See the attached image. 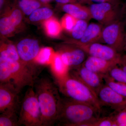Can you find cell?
<instances>
[{"instance_id": "6da1fadb", "label": "cell", "mask_w": 126, "mask_h": 126, "mask_svg": "<svg viewBox=\"0 0 126 126\" xmlns=\"http://www.w3.org/2000/svg\"><path fill=\"white\" fill-rule=\"evenodd\" d=\"M34 88L41 110L42 126H53L57 122L62 98L58 86L47 77L36 79Z\"/></svg>"}, {"instance_id": "7a4b0ae2", "label": "cell", "mask_w": 126, "mask_h": 126, "mask_svg": "<svg viewBox=\"0 0 126 126\" xmlns=\"http://www.w3.org/2000/svg\"><path fill=\"white\" fill-rule=\"evenodd\" d=\"M37 72L21 61L0 59V83L11 84L19 93L26 86L33 87Z\"/></svg>"}, {"instance_id": "3957f363", "label": "cell", "mask_w": 126, "mask_h": 126, "mask_svg": "<svg viewBox=\"0 0 126 126\" xmlns=\"http://www.w3.org/2000/svg\"><path fill=\"white\" fill-rule=\"evenodd\" d=\"M101 111L93 106L75 101L67 98H62L56 123L59 126H85L99 117Z\"/></svg>"}, {"instance_id": "277c9868", "label": "cell", "mask_w": 126, "mask_h": 126, "mask_svg": "<svg viewBox=\"0 0 126 126\" xmlns=\"http://www.w3.org/2000/svg\"><path fill=\"white\" fill-rule=\"evenodd\" d=\"M57 86L60 92L65 97L93 106L100 111L102 106L96 94L86 85L67 73L63 75L55 74Z\"/></svg>"}, {"instance_id": "5b68a950", "label": "cell", "mask_w": 126, "mask_h": 126, "mask_svg": "<svg viewBox=\"0 0 126 126\" xmlns=\"http://www.w3.org/2000/svg\"><path fill=\"white\" fill-rule=\"evenodd\" d=\"M19 126H42L40 108L33 87L25 94L18 116Z\"/></svg>"}, {"instance_id": "8992f818", "label": "cell", "mask_w": 126, "mask_h": 126, "mask_svg": "<svg viewBox=\"0 0 126 126\" xmlns=\"http://www.w3.org/2000/svg\"><path fill=\"white\" fill-rule=\"evenodd\" d=\"M123 6L104 2L92 3L89 7L92 19L104 26L123 19Z\"/></svg>"}, {"instance_id": "52a82bcc", "label": "cell", "mask_w": 126, "mask_h": 126, "mask_svg": "<svg viewBox=\"0 0 126 126\" xmlns=\"http://www.w3.org/2000/svg\"><path fill=\"white\" fill-rule=\"evenodd\" d=\"M125 27L124 21L120 19L104 26L102 33L104 43L121 54L124 52Z\"/></svg>"}, {"instance_id": "ba28073f", "label": "cell", "mask_w": 126, "mask_h": 126, "mask_svg": "<svg viewBox=\"0 0 126 126\" xmlns=\"http://www.w3.org/2000/svg\"><path fill=\"white\" fill-rule=\"evenodd\" d=\"M68 43L80 48L88 56L108 61H116L118 63L122 54L118 53L108 45L99 43L83 44L73 39L69 41Z\"/></svg>"}, {"instance_id": "9c48e42d", "label": "cell", "mask_w": 126, "mask_h": 126, "mask_svg": "<svg viewBox=\"0 0 126 126\" xmlns=\"http://www.w3.org/2000/svg\"><path fill=\"white\" fill-rule=\"evenodd\" d=\"M68 74L90 88L96 94L105 84L102 75L93 72L82 64L78 67L69 68Z\"/></svg>"}, {"instance_id": "30bf717a", "label": "cell", "mask_w": 126, "mask_h": 126, "mask_svg": "<svg viewBox=\"0 0 126 126\" xmlns=\"http://www.w3.org/2000/svg\"><path fill=\"white\" fill-rule=\"evenodd\" d=\"M96 95L102 107H109L114 111L126 107V98L118 94L105 83L99 89Z\"/></svg>"}, {"instance_id": "8fae6325", "label": "cell", "mask_w": 126, "mask_h": 126, "mask_svg": "<svg viewBox=\"0 0 126 126\" xmlns=\"http://www.w3.org/2000/svg\"><path fill=\"white\" fill-rule=\"evenodd\" d=\"M19 93L11 84L0 83V113L16 112L19 105Z\"/></svg>"}, {"instance_id": "7c38bea8", "label": "cell", "mask_w": 126, "mask_h": 126, "mask_svg": "<svg viewBox=\"0 0 126 126\" xmlns=\"http://www.w3.org/2000/svg\"><path fill=\"white\" fill-rule=\"evenodd\" d=\"M64 45L58 52L63 63L69 68L82 64L87 54L82 49L71 44Z\"/></svg>"}, {"instance_id": "4fadbf2b", "label": "cell", "mask_w": 126, "mask_h": 126, "mask_svg": "<svg viewBox=\"0 0 126 126\" xmlns=\"http://www.w3.org/2000/svg\"><path fill=\"white\" fill-rule=\"evenodd\" d=\"M16 47L21 61L35 68L31 63L32 62L35 63V59L41 49L38 41L33 39H24L18 43Z\"/></svg>"}, {"instance_id": "5bb4252c", "label": "cell", "mask_w": 126, "mask_h": 126, "mask_svg": "<svg viewBox=\"0 0 126 126\" xmlns=\"http://www.w3.org/2000/svg\"><path fill=\"white\" fill-rule=\"evenodd\" d=\"M23 16L19 9L14 8L0 20V32L3 36H10L20 24Z\"/></svg>"}, {"instance_id": "9a60e30c", "label": "cell", "mask_w": 126, "mask_h": 126, "mask_svg": "<svg viewBox=\"0 0 126 126\" xmlns=\"http://www.w3.org/2000/svg\"><path fill=\"white\" fill-rule=\"evenodd\" d=\"M118 63L116 61L88 56L82 65L93 72L103 75L107 74L111 68Z\"/></svg>"}, {"instance_id": "2e32d148", "label": "cell", "mask_w": 126, "mask_h": 126, "mask_svg": "<svg viewBox=\"0 0 126 126\" xmlns=\"http://www.w3.org/2000/svg\"><path fill=\"white\" fill-rule=\"evenodd\" d=\"M61 5L63 11L77 19L84 20L88 21L92 19L89 7L80 3Z\"/></svg>"}, {"instance_id": "e0dca14e", "label": "cell", "mask_w": 126, "mask_h": 126, "mask_svg": "<svg viewBox=\"0 0 126 126\" xmlns=\"http://www.w3.org/2000/svg\"><path fill=\"white\" fill-rule=\"evenodd\" d=\"M104 26L100 24L92 23L88 25L79 43L83 44L99 43L103 41L102 33Z\"/></svg>"}, {"instance_id": "ac0fdd59", "label": "cell", "mask_w": 126, "mask_h": 126, "mask_svg": "<svg viewBox=\"0 0 126 126\" xmlns=\"http://www.w3.org/2000/svg\"><path fill=\"white\" fill-rule=\"evenodd\" d=\"M0 59L21 61L18 54L16 46L12 44H3L1 45Z\"/></svg>"}, {"instance_id": "d6986e66", "label": "cell", "mask_w": 126, "mask_h": 126, "mask_svg": "<svg viewBox=\"0 0 126 126\" xmlns=\"http://www.w3.org/2000/svg\"><path fill=\"white\" fill-rule=\"evenodd\" d=\"M18 5L26 15H30L36 9L40 7L42 2L39 0H18Z\"/></svg>"}, {"instance_id": "ffe728a7", "label": "cell", "mask_w": 126, "mask_h": 126, "mask_svg": "<svg viewBox=\"0 0 126 126\" xmlns=\"http://www.w3.org/2000/svg\"><path fill=\"white\" fill-rule=\"evenodd\" d=\"M44 26L47 34L50 36L53 37L59 35L63 28L61 24L58 20L54 18H51L45 21Z\"/></svg>"}, {"instance_id": "44dd1931", "label": "cell", "mask_w": 126, "mask_h": 126, "mask_svg": "<svg viewBox=\"0 0 126 126\" xmlns=\"http://www.w3.org/2000/svg\"><path fill=\"white\" fill-rule=\"evenodd\" d=\"M103 76L106 84L118 94L126 98V83L114 81L107 74L103 75Z\"/></svg>"}, {"instance_id": "7402d4cb", "label": "cell", "mask_w": 126, "mask_h": 126, "mask_svg": "<svg viewBox=\"0 0 126 126\" xmlns=\"http://www.w3.org/2000/svg\"><path fill=\"white\" fill-rule=\"evenodd\" d=\"M53 15V11L49 8L47 7H40L35 10L30 15L29 19L32 21L36 22L49 19Z\"/></svg>"}, {"instance_id": "603a6c76", "label": "cell", "mask_w": 126, "mask_h": 126, "mask_svg": "<svg viewBox=\"0 0 126 126\" xmlns=\"http://www.w3.org/2000/svg\"><path fill=\"white\" fill-rule=\"evenodd\" d=\"M18 116L16 112L9 111L0 113V126H18Z\"/></svg>"}, {"instance_id": "cb8c5ba5", "label": "cell", "mask_w": 126, "mask_h": 126, "mask_svg": "<svg viewBox=\"0 0 126 126\" xmlns=\"http://www.w3.org/2000/svg\"><path fill=\"white\" fill-rule=\"evenodd\" d=\"M88 25V21H87L78 19L74 27L70 32L73 39L79 40L82 37Z\"/></svg>"}, {"instance_id": "d4e9b609", "label": "cell", "mask_w": 126, "mask_h": 126, "mask_svg": "<svg viewBox=\"0 0 126 126\" xmlns=\"http://www.w3.org/2000/svg\"><path fill=\"white\" fill-rule=\"evenodd\" d=\"M85 126H117L112 115L98 117L88 123Z\"/></svg>"}, {"instance_id": "484cf974", "label": "cell", "mask_w": 126, "mask_h": 126, "mask_svg": "<svg viewBox=\"0 0 126 126\" xmlns=\"http://www.w3.org/2000/svg\"><path fill=\"white\" fill-rule=\"evenodd\" d=\"M52 55V50L48 47L41 48L35 60V63L39 64H45L48 63Z\"/></svg>"}, {"instance_id": "4316f807", "label": "cell", "mask_w": 126, "mask_h": 126, "mask_svg": "<svg viewBox=\"0 0 126 126\" xmlns=\"http://www.w3.org/2000/svg\"><path fill=\"white\" fill-rule=\"evenodd\" d=\"M78 20L72 16L66 14L62 18L61 26L65 30L70 32L76 24Z\"/></svg>"}, {"instance_id": "83f0119b", "label": "cell", "mask_w": 126, "mask_h": 126, "mask_svg": "<svg viewBox=\"0 0 126 126\" xmlns=\"http://www.w3.org/2000/svg\"><path fill=\"white\" fill-rule=\"evenodd\" d=\"M117 126H126V107L111 114Z\"/></svg>"}, {"instance_id": "f1b7e54d", "label": "cell", "mask_w": 126, "mask_h": 126, "mask_svg": "<svg viewBox=\"0 0 126 126\" xmlns=\"http://www.w3.org/2000/svg\"><path fill=\"white\" fill-rule=\"evenodd\" d=\"M56 2L60 4H69V3H80L87 4L90 5L92 4L90 0H55Z\"/></svg>"}, {"instance_id": "f546056e", "label": "cell", "mask_w": 126, "mask_h": 126, "mask_svg": "<svg viewBox=\"0 0 126 126\" xmlns=\"http://www.w3.org/2000/svg\"><path fill=\"white\" fill-rule=\"evenodd\" d=\"M118 65L123 73L126 75V54H122Z\"/></svg>"}, {"instance_id": "4dcf8cb0", "label": "cell", "mask_w": 126, "mask_h": 126, "mask_svg": "<svg viewBox=\"0 0 126 126\" xmlns=\"http://www.w3.org/2000/svg\"><path fill=\"white\" fill-rule=\"evenodd\" d=\"M123 19L125 23L126 26V3L123 4Z\"/></svg>"}, {"instance_id": "1f68e13d", "label": "cell", "mask_w": 126, "mask_h": 126, "mask_svg": "<svg viewBox=\"0 0 126 126\" xmlns=\"http://www.w3.org/2000/svg\"><path fill=\"white\" fill-rule=\"evenodd\" d=\"M107 1L114 5L122 4V0H106Z\"/></svg>"}, {"instance_id": "d6a6232c", "label": "cell", "mask_w": 126, "mask_h": 126, "mask_svg": "<svg viewBox=\"0 0 126 126\" xmlns=\"http://www.w3.org/2000/svg\"><path fill=\"white\" fill-rule=\"evenodd\" d=\"M7 0H0V6L1 9V7L6 3Z\"/></svg>"}, {"instance_id": "836d02e7", "label": "cell", "mask_w": 126, "mask_h": 126, "mask_svg": "<svg viewBox=\"0 0 126 126\" xmlns=\"http://www.w3.org/2000/svg\"><path fill=\"white\" fill-rule=\"evenodd\" d=\"M43 4H46L50 2L52 0H39Z\"/></svg>"}, {"instance_id": "e575fe53", "label": "cell", "mask_w": 126, "mask_h": 126, "mask_svg": "<svg viewBox=\"0 0 126 126\" xmlns=\"http://www.w3.org/2000/svg\"><path fill=\"white\" fill-rule=\"evenodd\" d=\"M124 52H126V37H125V45H124Z\"/></svg>"}, {"instance_id": "d590c367", "label": "cell", "mask_w": 126, "mask_h": 126, "mask_svg": "<svg viewBox=\"0 0 126 126\" xmlns=\"http://www.w3.org/2000/svg\"></svg>"}]
</instances>
